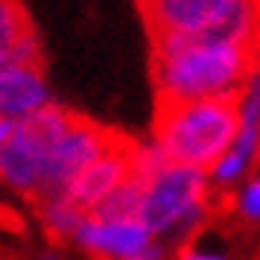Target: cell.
<instances>
[{
    "instance_id": "cell-1",
    "label": "cell",
    "mask_w": 260,
    "mask_h": 260,
    "mask_svg": "<svg viewBox=\"0 0 260 260\" xmlns=\"http://www.w3.org/2000/svg\"><path fill=\"white\" fill-rule=\"evenodd\" d=\"M257 68V50L211 36L155 32L152 76L161 103L234 100L246 76Z\"/></svg>"
},
{
    "instance_id": "cell-2",
    "label": "cell",
    "mask_w": 260,
    "mask_h": 260,
    "mask_svg": "<svg viewBox=\"0 0 260 260\" xmlns=\"http://www.w3.org/2000/svg\"><path fill=\"white\" fill-rule=\"evenodd\" d=\"M237 132L234 100H181L161 103L152 138L173 164L211 170L228 152Z\"/></svg>"
},
{
    "instance_id": "cell-3",
    "label": "cell",
    "mask_w": 260,
    "mask_h": 260,
    "mask_svg": "<svg viewBox=\"0 0 260 260\" xmlns=\"http://www.w3.org/2000/svg\"><path fill=\"white\" fill-rule=\"evenodd\" d=\"M211 190L208 170L170 161L155 176L143 178L141 222L158 240L184 246L211 216Z\"/></svg>"
},
{
    "instance_id": "cell-4",
    "label": "cell",
    "mask_w": 260,
    "mask_h": 260,
    "mask_svg": "<svg viewBox=\"0 0 260 260\" xmlns=\"http://www.w3.org/2000/svg\"><path fill=\"white\" fill-rule=\"evenodd\" d=\"M73 120L71 108L50 103L38 114L12 123L0 149V181L21 196L41 199L47 184V164L53 143Z\"/></svg>"
},
{
    "instance_id": "cell-5",
    "label": "cell",
    "mask_w": 260,
    "mask_h": 260,
    "mask_svg": "<svg viewBox=\"0 0 260 260\" xmlns=\"http://www.w3.org/2000/svg\"><path fill=\"white\" fill-rule=\"evenodd\" d=\"M71 243L94 260H170L173 257V246L158 240L141 219H100V216L88 213Z\"/></svg>"
},
{
    "instance_id": "cell-6",
    "label": "cell",
    "mask_w": 260,
    "mask_h": 260,
    "mask_svg": "<svg viewBox=\"0 0 260 260\" xmlns=\"http://www.w3.org/2000/svg\"><path fill=\"white\" fill-rule=\"evenodd\" d=\"M237 132L228 152L208 170L213 190H234L243 178L257 170L260 161V68L246 76L243 88L234 96Z\"/></svg>"
},
{
    "instance_id": "cell-7",
    "label": "cell",
    "mask_w": 260,
    "mask_h": 260,
    "mask_svg": "<svg viewBox=\"0 0 260 260\" xmlns=\"http://www.w3.org/2000/svg\"><path fill=\"white\" fill-rule=\"evenodd\" d=\"M117 141H120V135L103 129V126H96V123L79 117V114H73L71 126L59 135V141L53 143L44 196L47 193H61L85 167L91 161H96L103 152H108Z\"/></svg>"
},
{
    "instance_id": "cell-8",
    "label": "cell",
    "mask_w": 260,
    "mask_h": 260,
    "mask_svg": "<svg viewBox=\"0 0 260 260\" xmlns=\"http://www.w3.org/2000/svg\"><path fill=\"white\" fill-rule=\"evenodd\" d=\"M53 100L50 82L44 76L41 64L32 61H15L9 68L0 71V117L18 123L38 114L41 108H47Z\"/></svg>"
},
{
    "instance_id": "cell-9",
    "label": "cell",
    "mask_w": 260,
    "mask_h": 260,
    "mask_svg": "<svg viewBox=\"0 0 260 260\" xmlns=\"http://www.w3.org/2000/svg\"><path fill=\"white\" fill-rule=\"evenodd\" d=\"M237 0H141L146 24L155 32L196 36L211 29Z\"/></svg>"
},
{
    "instance_id": "cell-10",
    "label": "cell",
    "mask_w": 260,
    "mask_h": 260,
    "mask_svg": "<svg viewBox=\"0 0 260 260\" xmlns=\"http://www.w3.org/2000/svg\"><path fill=\"white\" fill-rule=\"evenodd\" d=\"M129 143L126 138H120L108 152H103L96 161L85 167L79 176L73 178L68 187L61 190L64 196H71L85 213H91L106 199L111 190L117 187L120 181H126L132 176V161H129Z\"/></svg>"
},
{
    "instance_id": "cell-11",
    "label": "cell",
    "mask_w": 260,
    "mask_h": 260,
    "mask_svg": "<svg viewBox=\"0 0 260 260\" xmlns=\"http://www.w3.org/2000/svg\"><path fill=\"white\" fill-rule=\"evenodd\" d=\"M15 61L41 64V41L21 0H0V71Z\"/></svg>"
},
{
    "instance_id": "cell-12",
    "label": "cell",
    "mask_w": 260,
    "mask_h": 260,
    "mask_svg": "<svg viewBox=\"0 0 260 260\" xmlns=\"http://www.w3.org/2000/svg\"><path fill=\"white\" fill-rule=\"evenodd\" d=\"M38 202V219L44 225L53 240H73V234L79 231V225L85 222L88 213L64 193H47Z\"/></svg>"
},
{
    "instance_id": "cell-13",
    "label": "cell",
    "mask_w": 260,
    "mask_h": 260,
    "mask_svg": "<svg viewBox=\"0 0 260 260\" xmlns=\"http://www.w3.org/2000/svg\"><path fill=\"white\" fill-rule=\"evenodd\" d=\"M141 205H143V178L132 173L126 181H120L117 187L96 205L91 216H100V219H141Z\"/></svg>"
},
{
    "instance_id": "cell-14",
    "label": "cell",
    "mask_w": 260,
    "mask_h": 260,
    "mask_svg": "<svg viewBox=\"0 0 260 260\" xmlns=\"http://www.w3.org/2000/svg\"><path fill=\"white\" fill-rule=\"evenodd\" d=\"M129 161H132V173L141 178L155 176L161 167L170 164V158L164 155V149L158 146L155 138H146V141H132L129 143Z\"/></svg>"
},
{
    "instance_id": "cell-15",
    "label": "cell",
    "mask_w": 260,
    "mask_h": 260,
    "mask_svg": "<svg viewBox=\"0 0 260 260\" xmlns=\"http://www.w3.org/2000/svg\"><path fill=\"white\" fill-rule=\"evenodd\" d=\"M234 213L243 222L260 225V170H251L234 187Z\"/></svg>"
},
{
    "instance_id": "cell-16",
    "label": "cell",
    "mask_w": 260,
    "mask_h": 260,
    "mask_svg": "<svg viewBox=\"0 0 260 260\" xmlns=\"http://www.w3.org/2000/svg\"><path fill=\"white\" fill-rule=\"evenodd\" d=\"M176 260H231V254L222 251V248H216V246H205V243L190 240L184 246H178Z\"/></svg>"
},
{
    "instance_id": "cell-17",
    "label": "cell",
    "mask_w": 260,
    "mask_h": 260,
    "mask_svg": "<svg viewBox=\"0 0 260 260\" xmlns=\"http://www.w3.org/2000/svg\"><path fill=\"white\" fill-rule=\"evenodd\" d=\"M36 260H68V254H64V248H61V246H56V243H53V246L41 248Z\"/></svg>"
},
{
    "instance_id": "cell-18",
    "label": "cell",
    "mask_w": 260,
    "mask_h": 260,
    "mask_svg": "<svg viewBox=\"0 0 260 260\" xmlns=\"http://www.w3.org/2000/svg\"><path fill=\"white\" fill-rule=\"evenodd\" d=\"M9 129H12V123H9V120H0V149H3V143H6Z\"/></svg>"
},
{
    "instance_id": "cell-19",
    "label": "cell",
    "mask_w": 260,
    "mask_h": 260,
    "mask_svg": "<svg viewBox=\"0 0 260 260\" xmlns=\"http://www.w3.org/2000/svg\"><path fill=\"white\" fill-rule=\"evenodd\" d=\"M0 120H3V117H0Z\"/></svg>"
}]
</instances>
